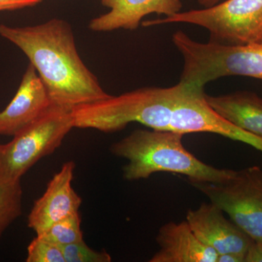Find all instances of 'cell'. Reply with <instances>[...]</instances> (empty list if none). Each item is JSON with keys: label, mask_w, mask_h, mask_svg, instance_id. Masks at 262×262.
Here are the masks:
<instances>
[{"label": "cell", "mask_w": 262, "mask_h": 262, "mask_svg": "<svg viewBox=\"0 0 262 262\" xmlns=\"http://www.w3.org/2000/svg\"><path fill=\"white\" fill-rule=\"evenodd\" d=\"M0 35L28 57L47 90L52 104L72 110L112 96L82 61L72 27L66 20L53 18L25 27L1 24Z\"/></svg>", "instance_id": "obj_1"}, {"label": "cell", "mask_w": 262, "mask_h": 262, "mask_svg": "<svg viewBox=\"0 0 262 262\" xmlns=\"http://www.w3.org/2000/svg\"><path fill=\"white\" fill-rule=\"evenodd\" d=\"M184 134L170 130H136L110 147L114 155L128 160L123 168L127 181L148 179L167 172L186 176L189 181L219 182L233 170L215 168L198 159L183 145Z\"/></svg>", "instance_id": "obj_2"}, {"label": "cell", "mask_w": 262, "mask_h": 262, "mask_svg": "<svg viewBox=\"0 0 262 262\" xmlns=\"http://www.w3.org/2000/svg\"><path fill=\"white\" fill-rule=\"evenodd\" d=\"M185 88L180 82L172 87L142 88L81 105L72 110L74 126L113 133L139 122L153 130H170L173 108Z\"/></svg>", "instance_id": "obj_3"}, {"label": "cell", "mask_w": 262, "mask_h": 262, "mask_svg": "<svg viewBox=\"0 0 262 262\" xmlns=\"http://www.w3.org/2000/svg\"><path fill=\"white\" fill-rule=\"evenodd\" d=\"M172 41L184 60L181 83L204 89L208 82L229 76L262 80V43L227 46L194 40L182 30Z\"/></svg>", "instance_id": "obj_4"}, {"label": "cell", "mask_w": 262, "mask_h": 262, "mask_svg": "<svg viewBox=\"0 0 262 262\" xmlns=\"http://www.w3.org/2000/svg\"><path fill=\"white\" fill-rule=\"evenodd\" d=\"M179 23L206 29L210 34V42L227 46L260 44L262 43V0H226L209 8L179 12L144 24Z\"/></svg>", "instance_id": "obj_5"}, {"label": "cell", "mask_w": 262, "mask_h": 262, "mask_svg": "<svg viewBox=\"0 0 262 262\" xmlns=\"http://www.w3.org/2000/svg\"><path fill=\"white\" fill-rule=\"evenodd\" d=\"M74 126L72 110L52 105L47 113L13 136L8 144H0V176L20 180L39 160L54 152Z\"/></svg>", "instance_id": "obj_6"}, {"label": "cell", "mask_w": 262, "mask_h": 262, "mask_svg": "<svg viewBox=\"0 0 262 262\" xmlns=\"http://www.w3.org/2000/svg\"><path fill=\"white\" fill-rule=\"evenodd\" d=\"M255 242L262 243V170H232L219 182L189 181Z\"/></svg>", "instance_id": "obj_7"}, {"label": "cell", "mask_w": 262, "mask_h": 262, "mask_svg": "<svg viewBox=\"0 0 262 262\" xmlns=\"http://www.w3.org/2000/svg\"><path fill=\"white\" fill-rule=\"evenodd\" d=\"M205 94L204 89L186 88L173 108L170 130L183 134L213 133L241 141L262 152V139L219 115L206 102Z\"/></svg>", "instance_id": "obj_8"}, {"label": "cell", "mask_w": 262, "mask_h": 262, "mask_svg": "<svg viewBox=\"0 0 262 262\" xmlns=\"http://www.w3.org/2000/svg\"><path fill=\"white\" fill-rule=\"evenodd\" d=\"M75 164L68 161L53 176L47 189L34 203L28 216V227L37 235L53 224L79 212L82 198L72 186Z\"/></svg>", "instance_id": "obj_9"}, {"label": "cell", "mask_w": 262, "mask_h": 262, "mask_svg": "<svg viewBox=\"0 0 262 262\" xmlns=\"http://www.w3.org/2000/svg\"><path fill=\"white\" fill-rule=\"evenodd\" d=\"M224 213L213 203H203L187 212L186 221L196 237L218 254H246L253 241Z\"/></svg>", "instance_id": "obj_10"}, {"label": "cell", "mask_w": 262, "mask_h": 262, "mask_svg": "<svg viewBox=\"0 0 262 262\" xmlns=\"http://www.w3.org/2000/svg\"><path fill=\"white\" fill-rule=\"evenodd\" d=\"M52 105L42 81L29 63L14 98L0 113V135H16L47 113Z\"/></svg>", "instance_id": "obj_11"}, {"label": "cell", "mask_w": 262, "mask_h": 262, "mask_svg": "<svg viewBox=\"0 0 262 262\" xmlns=\"http://www.w3.org/2000/svg\"><path fill=\"white\" fill-rule=\"evenodd\" d=\"M110 8L108 13L89 23L94 32H112L117 29L136 30L144 17L152 13L170 16L181 12V0H101Z\"/></svg>", "instance_id": "obj_12"}, {"label": "cell", "mask_w": 262, "mask_h": 262, "mask_svg": "<svg viewBox=\"0 0 262 262\" xmlns=\"http://www.w3.org/2000/svg\"><path fill=\"white\" fill-rule=\"evenodd\" d=\"M156 241L160 249L150 262H216L218 253L196 237L187 221L165 224Z\"/></svg>", "instance_id": "obj_13"}, {"label": "cell", "mask_w": 262, "mask_h": 262, "mask_svg": "<svg viewBox=\"0 0 262 262\" xmlns=\"http://www.w3.org/2000/svg\"><path fill=\"white\" fill-rule=\"evenodd\" d=\"M206 102L226 120L262 139V98L239 91L221 96L205 94Z\"/></svg>", "instance_id": "obj_14"}, {"label": "cell", "mask_w": 262, "mask_h": 262, "mask_svg": "<svg viewBox=\"0 0 262 262\" xmlns=\"http://www.w3.org/2000/svg\"><path fill=\"white\" fill-rule=\"evenodd\" d=\"M22 198L20 180H9L0 176V237L22 214Z\"/></svg>", "instance_id": "obj_15"}, {"label": "cell", "mask_w": 262, "mask_h": 262, "mask_svg": "<svg viewBox=\"0 0 262 262\" xmlns=\"http://www.w3.org/2000/svg\"><path fill=\"white\" fill-rule=\"evenodd\" d=\"M60 246L83 239L79 212L53 224L42 234L37 235Z\"/></svg>", "instance_id": "obj_16"}, {"label": "cell", "mask_w": 262, "mask_h": 262, "mask_svg": "<svg viewBox=\"0 0 262 262\" xmlns=\"http://www.w3.org/2000/svg\"><path fill=\"white\" fill-rule=\"evenodd\" d=\"M27 262H65L61 246L36 236L27 248Z\"/></svg>", "instance_id": "obj_17"}, {"label": "cell", "mask_w": 262, "mask_h": 262, "mask_svg": "<svg viewBox=\"0 0 262 262\" xmlns=\"http://www.w3.org/2000/svg\"><path fill=\"white\" fill-rule=\"evenodd\" d=\"M65 262H110L112 257L106 251L92 249L83 239L61 246Z\"/></svg>", "instance_id": "obj_18"}, {"label": "cell", "mask_w": 262, "mask_h": 262, "mask_svg": "<svg viewBox=\"0 0 262 262\" xmlns=\"http://www.w3.org/2000/svg\"><path fill=\"white\" fill-rule=\"evenodd\" d=\"M42 0H0V11L15 10L34 7Z\"/></svg>", "instance_id": "obj_19"}, {"label": "cell", "mask_w": 262, "mask_h": 262, "mask_svg": "<svg viewBox=\"0 0 262 262\" xmlns=\"http://www.w3.org/2000/svg\"><path fill=\"white\" fill-rule=\"evenodd\" d=\"M244 262H262V243H251L245 254Z\"/></svg>", "instance_id": "obj_20"}, {"label": "cell", "mask_w": 262, "mask_h": 262, "mask_svg": "<svg viewBox=\"0 0 262 262\" xmlns=\"http://www.w3.org/2000/svg\"><path fill=\"white\" fill-rule=\"evenodd\" d=\"M245 255L239 253H227L218 254L216 262H244Z\"/></svg>", "instance_id": "obj_21"}, {"label": "cell", "mask_w": 262, "mask_h": 262, "mask_svg": "<svg viewBox=\"0 0 262 262\" xmlns=\"http://www.w3.org/2000/svg\"><path fill=\"white\" fill-rule=\"evenodd\" d=\"M221 0H198V3L204 8H209L220 3Z\"/></svg>", "instance_id": "obj_22"}]
</instances>
